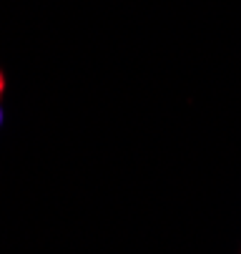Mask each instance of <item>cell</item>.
I'll return each mask as SVG.
<instances>
[{"instance_id":"1","label":"cell","mask_w":241,"mask_h":254,"mask_svg":"<svg viewBox=\"0 0 241 254\" xmlns=\"http://www.w3.org/2000/svg\"><path fill=\"white\" fill-rule=\"evenodd\" d=\"M5 73H3V70H0V98H3V93H5Z\"/></svg>"},{"instance_id":"2","label":"cell","mask_w":241,"mask_h":254,"mask_svg":"<svg viewBox=\"0 0 241 254\" xmlns=\"http://www.w3.org/2000/svg\"><path fill=\"white\" fill-rule=\"evenodd\" d=\"M3 121H5V114H3V103H0V126H3Z\"/></svg>"}]
</instances>
